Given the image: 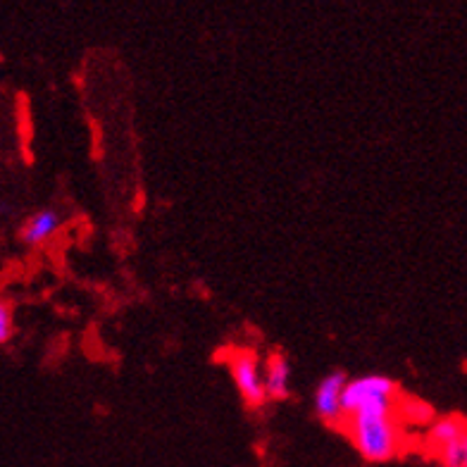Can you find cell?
<instances>
[{
    "instance_id": "obj_5",
    "label": "cell",
    "mask_w": 467,
    "mask_h": 467,
    "mask_svg": "<svg viewBox=\"0 0 467 467\" xmlns=\"http://www.w3.org/2000/svg\"><path fill=\"white\" fill-rule=\"evenodd\" d=\"M267 399L284 400L291 394V365L282 350H272L263 365Z\"/></svg>"
},
{
    "instance_id": "obj_8",
    "label": "cell",
    "mask_w": 467,
    "mask_h": 467,
    "mask_svg": "<svg viewBox=\"0 0 467 467\" xmlns=\"http://www.w3.org/2000/svg\"><path fill=\"white\" fill-rule=\"evenodd\" d=\"M439 462L443 467H465L467 465V434L458 441H453L451 446H446L443 451L437 453Z\"/></svg>"
},
{
    "instance_id": "obj_1",
    "label": "cell",
    "mask_w": 467,
    "mask_h": 467,
    "mask_svg": "<svg viewBox=\"0 0 467 467\" xmlns=\"http://www.w3.org/2000/svg\"><path fill=\"white\" fill-rule=\"evenodd\" d=\"M400 396L377 399L346 418L344 427L348 439L368 462H387L399 455L403 441L396 412Z\"/></svg>"
},
{
    "instance_id": "obj_9",
    "label": "cell",
    "mask_w": 467,
    "mask_h": 467,
    "mask_svg": "<svg viewBox=\"0 0 467 467\" xmlns=\"http://www.w3.org/2000/svg\"><path fill=\"white\" fill-rule=\"evenodd\" d=\"M13 337V310L7 303H0V344H7Z\"/></svg>"
},
{
    "instance_id": "obj_10",
    "label": "cell",
    "mask_w": 467,
    "mask_h": 467,
    "mask_svg": "<svg viewBox=\"0 0 467 467\" xmlns=\"http://www.w3.org/2000/svg\"><path fill=\"white\" fill-rule=\"evenodd\" d=\"M465 467H467V465H465Z\"/></svg>"
},
{
    "instance_id": "obj_7",
    "label": "cell",
    "mask_w": 467,
    "mask_h": 467,
    "mask_svg": "<svg viewBox=\"0 0 467 467\" xmlns=\"http://www.w3.org/2000/svg\"><path fill=\"white\" fill-rule=\"evenodd\" d=\"M62 217L57 215L56 210H38L36 215H31L29 220L25 222V227L19 232L22 241L26 246H41L46 241L53 236V234L60 229Z\"/></svg>"
},
{
    "instance_id": "obj_3",
    "label": "cell",
    "mask_w": 467,
    "mask_h": 467,
    "mask_svg": "<svg viewBox=\"0 0 467 467\" xmlns=\"http://www.w3.org/2000/svg\"><path fill=\"white\" fill-rule=\"evenodd\" d=\"M389 396H400L399 384L384 375H363L348 379L344 389V415H353L363 406L377 399H389Z\"/></svg>"
},
{
    "instance_id": "obj_4",
    "label": "cell",
    "mask_w": 467,
    "mask_h": 467,
    "mask_svg": "<svg viewBox=\"0 0 467 467\" xmlns=\"http://www.w3.org/2000/svg\"><path fill=\"white\" fill-rule=\"evenodd\" d=\"M348 384V377L344 372H332L317 384L315 391V412L322 422L332 427H344V389Z\"/></svg>"
},
{
    "instance_id": "obj_6",
    "label": "cell",
    "mask_w": 467,
    "mask_h": 467,
    "mask_svg": "<svg viewBox=\"0 0 467 467\" xmlns=\"http://www.w3.org/2000/svg\"><path fill=\"white\" fill-rule=\"evenodd\" d=\"M467 434V418L462 415H443V418H437L434 422L427 427V449L437 455L439 451H443L446 446H451L453 441L462 439Z\"/></svg>"
},
{
    "instance_id": "obj_2",
    "label": "cell",
    "mask_w": 467,
    "mask_h": 467,
    "mask_svg": "<svg viewBox=\"0 0 467 467\" xmlns=\"http://www.w3.org/2000/svg\"><path fill=\"white\" fill-rule=\"evenodd\" d=\"M227 365L241 399L246 400L251 408L263 406L267 400V389H265V375L258 353L248 348L232 350V358L227 360Z\"/></svg>"
}]
</instances>
